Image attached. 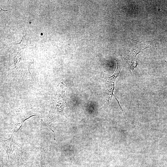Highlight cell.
Wrapping results in <instances>:
<instances>
[{"instance_id": "3957f363", "label": "cell", "mask_w": 167, "mask_h": 167, "mask_svg": "<svg viewBox=\"0 0 167 167\" xmlns=\"http://www.w3.org/2000/svg\"><path fill=\"white\" fill-rule=\"evenodd\" d=\"M40 112L36 109H24L18 111L12 115L10 118V123L12 128V134L19 131L24 121L33 116H39Z\"/></svg>"}, {"instance_id": "8992f818", "label": "cell", "mask_w": 167, "mask_h": 167, "mask_svg": "<svg viewBox=\"0 0 167 167\" xmlns=\"http://www.w3.org/2000/svg\"><path fill=\"white\" fill-rule=\"evenodd\" d=\"M45 157V151L42 149L36 156L32 167H46Z\"/></svg>"}, {"instance_id": "ba28073f", "label": "cell", "mask_w": 167, "mask_h": 167, "mask_svg": "<svg viewBox=\"0 0 167 167\" xmlns=\"http://www.w3.org/2000/svg\"><path fill=\"white\" fill-rule=\"evenodd\" d=\"M0 8L2 10V11H7V10H3L2 8H1V6H0Z\"/></svg>"}, {"instance_id": "6da1fadb", "label": "cell", "mask_w": 167, "mask_h": 167, "mask_svg": "<svg viewBox=\"0 0 167 167\" xmlns=\"http://www.w3.org/2000/svg\"><path fill=\"white\" fill-rule=\"evenodd\" d=\"M14 135L11 134V137L6 140L1 139V144L8 156L4 167H22L27 163L34 160L41 149H24L14 141Z\"/></svg>"}, {"instance_id": "52a82bcc", "label": "cell", "mask_w": 167, "mask_h": 167, "mask_svg": "<svg viewBox=\"0 0 167 167\" xmlns=\"http://www.w3.org/2000/svg\"><path fill=\"white\" fill-rule=\"evenodd\" d=\"M34 161V160L27 163L22 167H32Z\"/></svg>"}, {"instance_id": "7a4b0ae2", "label": "cell", "mask_w": 167, "mask_h": 167, "mask_svg": "<svg viewBox=\"0 0 167 167\" xmlns=\"http://www.w3.org/2000/svg\"><path fill=\"white\" fill-rule=\"evenodd\" d=\"M67 87L63 83L56 87L50 110L46 117L45 122L49 124L66 120V108L65 92Z\"/></svg>"}, {"instance_id": "277c9868", "label": "cell", "mask_w": 167, "mask_h": 167, "mask_svg": "<svg viewBox=\"0 0 167 167\" xmlns=\"http://www.w3.org/2000/svg\"><path fill=\"white\" fill-rule=\"evenodd\" d=\"M122 64L119 60L117 61V67L112 75L110 77L105 76V84L109 95V101H111L114 89L115 83L116 78L118 76L122 67Z\"/></svg>"}, {"instance_id": "5b68a950", "label": "cell", "mask_w": 167, "mask_h": 167, "mask_svg": "<svg viewBox=\"0 0 167 167\" xmlns=\"http://www.w3.org/2000/svg\"><path fill=\"white\" fill-rule=\"evenodd\" d=\"M145 48H146L133 49L131 51H130L128 52L126 58L129 69L130 71L134 70L138 64L136 61L137 54L141 52Z\"/></svg>"}]
</instances>
